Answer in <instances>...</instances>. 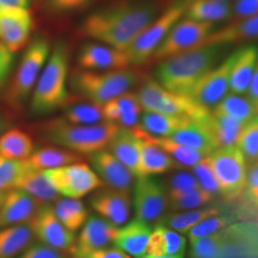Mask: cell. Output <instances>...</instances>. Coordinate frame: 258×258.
Returning a JSON list of instances; mask_svg holds the SVG:
<instances>
[{
    "instance_id": "50",
    "label": "cell",
    "mask_w": 258,
    "mask_h": 258,
    "mask_svg": "<svg viewBox=\"0 0 258 258\" xmlns=\"http://www.w3.org/2000/svg\"><path fill=\"white\" fill-rule=\"evenodd\" d=\"M92 0H47V9L54 14H65L86 7Z\"/></svg>"
},
{
    "instance_id": "15",
    "label": "cell",
    "mask_w": 258,
    "mask_h": 258,
    "mask_svg": "<svg viewBox=\"0 0 258 258\" xmlns=\"http://www.w3.org/2000/svg\"><path fill=\"white\" fill-rule=\"evenodd\" d=\"M33 28L28 8H0V40L13 54L26 47Z\"/></svg>"
},
{
    "instance_id": "41",
    "label": "cell",
    "mask_w": 258,
    "mask_h": 258,
    "mask_svg": "<svg viewBox=\"0 0 258 258\" xmlns=\"http://www.w3.org/2000/svg\"><path fill=\"white\" fill-rule=\"evenodd\" d=\"M235 146L245 159L246 165L255 164L258 161V119L248 121L241 130Z\"/></svg>"
},
{
    "instance_id": "60",
    "label": "cell",
    "mask_w": 258,
    "mask_h": 258,
    "mask_svg": "<svg viewBox=\"0 0 258 258\" xmlns=\"http://www.w3.org/2000/svg\"><path fill=\"white\" fill-rule=\"evenodd\" d=\"M221 1H229V0H221Z\"/></svg>"
},
{
    "instance_id": "9",
    "label": "cell",
    "mask_w": 258,
    "mask_h": 258,
    "mask_svg": "<svg viewBox=\"0 0 258 258\" xmlns=\"http://www.w3.org/2000/svg\"><path fill=\"white\" fill-rule=\"evenodd\" d=\"M208 159L222 196L228 200L240 197L246 182L247 165L238 148L234 145L216 148Z\"/></svg>"
},
{
    "instance_id": "13",
    "label": "cell",
    "mask_w": 258,
    "mask_h": 258,
    "mask_svg": "<svg viewBox=\"0 0 258 258\" xmlns=\"http://www.w3.org/2000/svg\"><path fill=\"white\" fill-rule=\"evenodd\" d=\"M35 237L53 249L72 252L76 246L74 232L67 230L57 220L51 206H42L37 214L28 222Z\"/></svg>"
},
{
    "instance_id": "23",
    "label": "cell",
    "mask_w": 258,
    "mask_h": 258,
    "mask_svg": "<svg viewBox=\"0 0 258 258\" xmlns=\"http://www.w3.org/2000/svg\"><path fill=\"white\" fill-rule=\"evenodd\" d=\"M106 148L135 177H140L141 144L132 129L120 126Z\"/></svg>"
},
{
    "instance_id": "7",
    "label": "cell",
    "mask_w": 258,
    "mask_h": 258,
    "mask_svg": "<svg viewBox=\"0 0 258 258\" xmlns=\"http://www.w3.org/2000/svg\"><path fill=\"white\" fill-rule=\"evenodd\" d=\"M190 0H174L155 20L136 37L125 50L129 64L142 65L150 59L169 31L184 17Z\"/></svg>"
},
{
    "instance_id": "58",
    "label": "cell",
    "mask_w": 258,
    "mask_h": 258,
    "mask_svg": "<svg viewBox=\"0 0 258 258\" xmlns=\"http://www.w3.org/2000/svg\"><path fill=\"white\" fill-rule=\"evenodd\" d=\"M4 196H5V192H0V209H1V206H2L3 200H4Z\"/></svg>"
},
{
    "instance_id": "25",
    "label": "cell",
    "mask_w": 258,
    "mask_h": 258,
    "mask_svg": "<svg viewBox=\"0 0 258 258\" xmlns=\"http://www.w3.org/2000/svg\"><path fill=\"white\" fill-rule=\"evenodd\" d=\"M202 121L211 133L217 148L234 146L241 130L246 124L214 109L210 111Z\"/></svg>"
},
{
    "instance_id": "32",
    "label": "cell",
    "mask_w": 258,
    "mask_h": 258,
    "mask_svg": "<svg viewBox=\"0 0 258 258\" xmlns=\"http://www.w3.org/2000/svg\"><path fill=\"white\" fill-rule=\"evenodd\" d=\"M184 17L199 22L215 23L232 19V7L229 1L190 0Z\"/></svg>"
},
{
    "instance_id": "55",
    "label": "cell",
    "mask_w": 258,
    "mask_h": 258,
    "mask_svg": "<svg viewBox=\"0 0 258 258\" xmlns=\"http://www.w3.org/2000/svg\"><path fill=\"white\" fill-rule=\"evenodd\" d=\"M31 0H0V8H29Z\"/></svg>"
},
{
    "instance_id": "12",
    "label": "cell",
    "mask_w": 258,
    "mask_h": 258,
    "mask_svg": "<svg viewBox=\"0 0 258 258\" xmlns=\"http://www.w3.org/2000/svg\"><path fill=\"white\" fill-rule=\"evenodd\" d=\"M235 56L236 51L204 76L190 95L194 102L205 108L211 109L228 95L231 68Z\"/></svg>"
},
{
    "instance_id": "56",
    "label": "cell",
    "mask_w": 258,
    "mask_h": 258,
    "mask_svg": "<svg viewBox=\"0 0 258 258\" xmlns=\"http://www.w3.org/2000/svg\"><path fill=\"white\" fill-rule=\"evenodd\" d=\"M9 120H7V118L0 112V136L7 130L10 128Z\"/></svg>"
},
{
    "instance_id": "8",
    "label": "cell",
    "mask_w": 258,
    "mask_h": 258,
    "mask_svg": "<svg viewBox=\"0 0 258 258\" xmlns=\"http://www.w3.org/2000/svg\"><path fill=\"white\" fill-rule=\"evenodd\" d=\"M137 97L145 111L186 116L192 120H202L211 111L197 104L190 97L180 96L168 91L150 78L142 84Z\"/></svg>"
},
{
    "instance_id": "49",
    "label": "cell",
    "mask_w": 258,
    "mask_h": 258,
    "mask_svg": "<svg viewBox=\"0 0 258 258\" xmlns=\"http://www.w3.org/2000/svg\"><path fill=\"white\" fill-rule=\"evenodd\" d=\"M15 64V54L0 40V91L6 88Z\"/></svg>"
},
{
    "instance_id": "43",
    "label": "cell",
    "mask_w": 258,
    "mask_h": 258,
    "mask_svg": "<svg viewBox=\"0 0 258 258\" xmlns=\"http://www.w3.org/2000/svg\"><path fill=\"white\" fill-rule=\"evenodd\" d=\"M64 120L80 125H91L103 121L102 105L88 102L74 104L66 108Z\"/></svg>"
},
{
    "instance_id": "40",
    "label": "cell",
    "mask_w": 258,
    "mask_h": 258,
    "mask_svg": "<svg viewBox=\"0 0 258 258\" xmlns=\"http://www.w3.org/2000/svg\"><path fill=\"white\" fill-rule=\"evenodd\" d=\"M214 198V195L206 191L202 187H197L168 198L167 209L173 212L195 210L212 203Z\"/></svg>"
},
{
    "instance_id": "27",
    "label": "cell",
    "mask_w": 258,
    "mask_h": 258,
    "mask_svg": "<svg viewBox=\"0 0 258 258\" xmlns=\"http://www.w3.org/2000/svg\"><path fill=\"white\" fill-rule=\"evenodd\" d=\"M13 188L26 192L41 206L54 203L59 195L49 183L43 170L32 167L19 178Z\"/></svg>"
},
{
    "instance_id": "4",
    "label": "cell",
    "mask_w": 258,
    "mask_h": 258,
    "mask_svg": "<svg viewBox=\"0 0 258 258\" xmlns=\"http://www.w3.org/2000/svg\"><path fill=\"white\" fill-rule=\"evenodd\" d=\"M119 127L118 124L107 121L80 125L58 119L43 124L41 135L56 147L69 149L81 155H91L107 148Z\"/></svg>"
},
{
    "instance_id": "31",
    "label": "cell",
    "mask_w": 258,
    "mask_h": 258,
    "mask_svg": "<svg viewBox=\"0 0 258 258\" xmlns=\"http://www.w3.org/2000/svg\"><path fill=\"white\" fill-rule=\"evenodd\" d=\"M35 235L28 223L0 228V258H15L32 245Z\"/></svg>"
},
{
    "instance_id": "20",
    "label": "cell",
    "mask_w": 258,
    "mask_h": 258,
    "mask_svg": "<svg viewBox=\"0 0 258 258\" xmlns=\"http://www.w3.org/2000/svg\"><path fill=\"white\" fill-rule=\"evenodd\" d=\"M41 207L26 192L17 188L9 189L5 192L0 209V228L28 223Z\"/></svg>"
},
{
    "instance_id": "22",
    "label": "cell",
    "mask_w": 258,
    "mask_h": 258,
    "mask_svg": "<svg viewBox=\"0 0 258 258\" xmlns=\"http://www.w3.org/2000/svg\"><path fill=\"white\" fill-rule=\"evenodd\" d=\"M131 129L140 139L141 144L140 177L162 174L179 167L175 161L162 148L147 139L142 129L138 126Z\"/></svg>"
},
{
    "instance_id": "6",
    "label": "cell",
    "mask_w": 258,
    "mask_h": 258,
    "mask_svg": "<svg viewBox=\"0 0 258 258\" xmlns=\"http://www.w3.org/2000/svg\"><path fill=\"white\" fill-rule=\"evenodd\" d=\"M50 52V43L44 37H35L25 47L16 72L6 86L7 100L14 107L20 105L31 96Z\"/></svg>"
},
{
    "instance_id": "37",
    "label": "cell",
    "mask_w": 258,
    "mask_h": 258,
    "mask_svg": "<svg viewBox=\"0 0 258 258\" xmlns=\"http://www.w3.org/2000/svg\"><path fill=\"white\" fill-rule=\"evenodd\" d=\"M143 132L148 140L158 146L159 148H162L166 154L171 157L179 167H192L196 164H198L201 160H203L204 158L208 156V154L204 152L194 148L184 147L183 145L173 142L170 139L153 137L146 133L145 131Z\"/></svg>"
},
{
    "instance_id": "24",
    "label": "cell",
    "mask_w": 258,
    "mask_h": 258,
    "mask_svg": "<svg viewBox=\"0 0 258 258\" xmlns=\"http://www.w3.org/2000/svg\"><path fill=\"white\" fill-rule=\"evenodd\" d=\"M258 69V51L255 45H246L236 51L230 79L232 94L243 95Z\"/></svg>"
},
{
    "instance_id": "52",
    "label": "cell",
    "mask_w": 258,
    "mask_h": 258,
    "mask_svg": "<svg viewBox=\"0 0 258 258\" xmlns=\"http://www.w3.org/2000/svg\"><path fill=\"white\" fill-rule=\"evenodd\" d=\"M231 7L234 19H249L257 16L258 0H236Z\"/></svg>"
},
{
    "instance_id": "53",
    "label": "cell",
    "mask_w": 258,
    "mask_h": 258,
    "mask_svg": "<svg viewBox=\"0 0 258 258\" xmlns=\"http://www.w3.org/2000/svg\"><path fill=\"white\" fill-rule=\"evenodd\" d=\"M83 258H131V256L117 247H108L105 249L95 250Z\"/></svg>"
},
{
    "instance_id": "29",
    "label": "cell",
    "mask_w": 258,
    "mask_h": 258,
    "mask_svg": "<svg viewBox=\"0 0 258 258\" xmlns=\"http://www.w3.org/2000/svg\"><path fill=\"white\" fill-rule=\"evenodd\" d=\"M191 120V118L186 116L145 111L140 118V125L137 126L153 137L167 138Z\"/></svg>"
},
{
    "instance_id": "26",
    "label": "cell",
    "mask_w": 258,
    "mask_h": 258,
    "mask_svg": "<svg viewBox=\"0 0 258 258\" xmlns=\"http://www.w3.org/2000/svg\"><path fill=\"white\" fill-rule=\"evenodd\" d=\"M151 232L148 224L136 218L120 230L114 244L130 256L144 257L147 255V247Z\"/></svg>"
},
{
    "instance_id": "14",
    "label": "cell",
    "mask_w": 258,
    "mask_h": 258,
    "mask_svg": "<svg viewBox=\"0 0 258 258\" xmlns=\"http://www.w3.org/2000/svg\"><path fill=\"white\" fill-rule=\"evenodd\" d=\"M134 205L137 219L147 224L160 221L168 206L163 183L150 176L138 177L134 189Z\"/></svg>"
},
{
    "instance_id": "17",
    "label": "cell",
    "mask_w": 258,
    "mask_h": 258,
    "mask_svg": "<svg viewBox=\"0 0 258 258\" xmlns=\"http://www.w3.org/2000/svg\"><path fill=\"white\" fill-rule=\"evenodd\" d=\"M78 63L83 70L109 71L128 68L129 61L124 51L97 42H87L80 48Z\"/></svg>"
},
{
    "instance_id": "11",
    "label": "cell",
    "mask_w": 258,
    "mask_h": 258,
    "mask_svg": "<svg viewBox=\"0 0 258 258\" xmlns=\"http://www.w3.org/2000/svg\"><path fill=\"white\" fill-rule=\"evenodd\" d=\"M215 29V23L181 19L169 31L151 55L153 61H162L199 47Z\"/></svg>"
},
{
    "instance_id": "18",
    "label": "cell",
    "mask_w": 258,
    "mask_h": 258,
    "mask_svg": "<svg viewBox=\"0 0 258 258\" xmlns=\"http://www.w3.org/2000/svg\"><path fill=\"white\" fill-rule=\"evenodd\" d=\"M90 204L103 219L116 227L126 224L130 219L132 200L129 191L108 186L94 194Z\"/></svg>"
},
{
    "instance_id": "19",
    "label": "cell",
    "mask_w": 258,
    "mask_h": 258,
    "mask_svg": "<svg viewBox=\"0 0 258 258\" xmlns=\"http://www.w3.org/2000/svg\"><path fill=\"white\" fill-rule=\"evenodd\" d=\"M90 162L93 170L101 178L104 184L115 189L130 192L135 181V176L109 151L103 149L93 153L90 157Z\"/></svg>"
},
{
    "instance_id": "2",
    "label": "cell",
    "mask_w": 258,
    "mask_h": 258,
    "mask_svg": "<svg viewBox=\"0 0 258 258\" xmlns=\"http://www.w3.org/2000/svg\"><path fill=\"white\" fill-rule=\"evenodd\" d=\"M226 46L195 47L160 61L155 70L156 81L168 91L190 97L205 75L219 62Z\"/></svg>"
},
{
    "instance_id": "47",
    "label": "cell",
    "mask_w": 258,
    "mask_h": 258,
    "mask_svg": "<svg viewBox=\"0 0 258 258\" xmlns=\"http://www.w3.org/2000/svg\"><path fill=\"white\" fill-rule=\"evenodd\" d=\"M245 205H247V210L252 214H256L258 204V165L257 163L247 166L246 182L243 191L240 195Z\"/></svg>"
},
{
    "instance_id": "3",
    "label": "cell",
    "mask_w": 258,
    "mask_h": 258,
    "mask_svg": "<svg viewBox=\"0 0 258 258\" xmlns=\"http://www.w3.org/2000/svg\"><path fill=\"white\" fill-rule=\"evenodd\" d=\"M69 49L64 42H57L51 49L46 63L31 93V111L42 116L62 107L69 93Z\"/></svg>"
},
{
    "instance_id": "10",
    "label": "cell",
    "mask_w": 258,
    "mask_h": 258,
    "mask_svg": "<svg viewBox=\"0 0 258 258\" xmlns=\"http://www.w3.org/2000/svg\"><path fill=\"white\" fill-rule=\"evenodd\" d=\"M43 172L55 191L68 198H82L105 185L93 168L81 162Z\"/></svg>"
},
{
    "instance_id": "51",
    "label": "cell",
    "mask_w": 258,
    "mask_h": 258,
    "mask_svg": "<svg viewBox=\"0 0 258 258\" xmlns=\"http://www.w3.org/2000/svg\"><path fill=\"white\" fill-rule=\"evenodd\" d=\"M19 258H64L59 250L53 249L44 244L31 245Z\"/></svg>"
},
{
    "instance_id": "46",
    "label": "cell",
    "mask_w": 258,
    "mask_h": 258,
    "mask_svg": "<svg viewBox=\"0 0 258 258\" xmlns=\"http://www.w3.org/2000/svg\"><path fill=\"white\" fill-rule=\"evenodd\" d=\"M164 187L168 199L178 194H183L187 190L201 186L198 184L192 173L186 171H178L168 177L166 184H164Z\"/></svg>"
},
{
    "instance_id": "33",
    "label": "cell",
    "mask_w": 258,
    "mask_h": 258,
    "mask_svg": "<svg viewBox=\"0 0 258 258\" xmlns=\"http://www.w3.org/2000/svg\"><path fill=\"white\" fill-rule=\"evenodd\" d=\"M83 157L79 153L60 147H45L34 150L27 159L28 164L34 169L47 170L81 162Z\"/></svg>"
},
{
    "instance_id": "21",
    "label": "cell",
    "mask_w": 258,
    "mask_h": 258,
    "mask_svg": "<svg viewBox=\"0 0 258 258\" xmlns=\"http://www.w3.org/2000/svg\"><path fill=\"white\" fill-rule=\"evenodd\" d=\"M258 37V17L234 19L230 24L220 29H214L201 43L205 45L228 46L233 43L253 41Z\"/></svg>"
},
{
    "instance_id": "57",
    "label": "cell",
    "mask_w": 258,
    "mask_h": 258,
    "mask_svg": "<svg viewBox=\"0 0 258 258\" xmlns=\"http://www.w3.org/2000/svg\"><path fill=\"white\" fill-rule=\"evenodd\" d=\"M148 258H183V256L182 255H159V256L148 255Z\"/></svg>"
},
{
    "instance_id": "45",
    "label": "cell",
    "mask_w": 258,
    "mask_h": 258,
    "mask_svg": "<svg viewBox=\"0 0 258 258\" xmlns=\"http://www.w3.org/2000/svg\"><path fill=\"white\" fill-rule=\"evenodd\" d=\"M233 221L234 219L231 216L220 215V214L206 218L203 221L194 226V228L190 229L187 232L189 241L194 242L195 240L221 231L223 229L227 228L228 226H230Z\"/></svg>"
},
{
    "instance_id": "36",
    "label": "cell",
    "mask_w": 258,
    "mask_h": 258,
    "mask_svg": "<svg viewBox=\"0 0 258 258\" xmlns=\"http://www.w3.org/2000/svg\"><path fill=\"white\" fill-rule=\"evenodd\" d=\"M220 212L221 211L218 208L206 207L185 212H172L167 214L166 217H163L161 224L173 231L184 234L187 233L198 223L211 216L220 214Z\"/></svg>"
},
{
    "instance_id": "16",
    "label": "cell",
    "mask_w": 258,
    "mask_h": 258,
    "mask_svg": "<svg viewBox=\"0 0 258 258\" xmlns=\"http://www.w3.org/2000/svg\"><path fill=\"white\" fill-rule=\"evenodd\" d=\"M120 230L103 218L91 216L83 225L78 239H76L74 251L76 258H83L95 250L105 249L114 244Z\"/></svg>"
},
{
    "instance_id": "59",
    "label": "cell",
    "mask_w": 258,
    "mask_h": 258,
    "mask_svg": "<svg viewBox=\"0 0 258 258\" xmlns=\"http://www.w3.org/2000/svg\"><path fill=\"white\" fill-rule=\"evenodd\" d=\"M141 258H148V256H147V255H146V256H144V257H141Z\"/></svg>"
},
{
    "instance_id": "35",
    "label": "cell",
    "mask_w": 258,
    "mask_h": 258,
    "mask_svg": "<svg viewBox=\"0 0 258 258\" xmlns=\"http://www.w3.org/2000/svg\"><path fill=\"white\" fill-rule=\"evenodd\" d=\"M52 209L57 220L72 232L80 230L88 218V211L79 199L57 198Z\"/></svg>"
},
{
    "instance_id": "39",
    "label": "cell",
    "mask_w": 258,
    "mask_h": 258,
    "mask_svg": "<svg viewBox=\"0 0 258 258\" xmlns=\"http://www.w3.org/2000/svg\"><path fill=\"white\" fill-rule=\"evenodd\" d=\"M190 255L192 258L227 257L226 228L211 235L190 242Z\"/></svg>"
},
{
    "instance_id": "44",
    "label": "cell",
    "mask_w": 258,
    "mask_h": 258,
    "mask_svg": "<svg viewBox=\"0 0 258 258\" xmlns=\"http://www.w3.org/2000/svg\"><path fill=\"white\" fill-rule=\"evenodd\" d=\"M30 167L27 160L18 161L0 156V192L12 189Z\"/></svg>"
},
{
    "instance_id": "42",
    "label": "cell",
    "mask_w": 258,
    "mask_h": 258,
    "mask_svg": "<svg viewBox=\"0 0 258 258\" xmlns=\"http://www.w3.org/2000/svg\"><path fill=\"white\" fill-rule=\"evenodd\" d=\"M120 112L118 125L125 128H133L138 125L142 115V106L137 94L125 92L115 98Z\"/></svg>"
},
{
    "instance_id": "48",
    "label": "cell",
    "mask_w": 258,
    "mask_h": 258,
    "mask_svg": "<svg viewBox=\"0 0 258 258\" xmlns=\"http://www.w3.org/2000/svg\"><path fill=\"white\" fill-rule=\"evenodd\" d=\"M191 170L198 184L203 189L214 196H216L217 194H220L219 185L212 171L208 156L204 158L203 160H201L198 164L192 166Z\"/></svg>"
},
{
    "instance_id": "30",
    "label": "cell",
    "mask_w": 258,
    "mask_h": 258,
    "mask_svg": "<svg viewBox=\"0 0 258 258\" xmlns=\"http://www.w3.org/2000/svg\"><path fill=\"white\" fill-rule=\"evenodd\" d=\"M202 120H190L186 125L177 130L167 138L184 147L194 148L209 155L217 148V146Z\"/></svg>"
},
{
    "instance_id": "5",
    "label": "cell",
    "mask_w": 258,
    "mask_h": 258,
    "mask_svg": "<svg viewBox=\"0 0 258 258\" xmlns=\"http://www.w3.org/2000/svg\"><path fill=\"white\" fill-rule=\"evenodd\" d=\"M139 82V72L130 68L109 71L80 69L69 75V85L77 95L101 105L128 92Z\"/></svg>"
},
{
    "instance_id": "1",
    "label": "cell",
    "mask_w": 258,
    "mask_h": 258,
    "mask_svg": "<svg viewBox=\"0 0 258 258\" xmlns=\"http://www.w3.org/2000/svg\"><path fill=\"white\" fill-rule=\"evenodd\" d=\"M161 12L158 0H121L95 10L81 29L85 37L124 51Z\"/></svg>"
},
{
    "instance_id": "28",
    "label": "cell",
    "mask_w": 258,
    "mask_h": 258,
    "mask_svg": "<svg viewBox=\"0 0 258 258\" xmlns=\"http://www.w3.org/2000/svg\"><path fill=\"white\" fill-rule=\"evenodd\" d=\"M185 238L181 233L160 224L151 232L148 240L147 253L150 256L182 255L185 249Z\"/></svg>"
},
{
    "instance_id": "38",
    "label": "cell",
    "mask_w": 258,
    "mask_h": 258,
    "mask_svg": "<svg viewBox=\"0 0 258 258\" xmlns=\"http://www.w3.org/2000/svg\"><path fill=\"white\" fill-rule=\"evenodd\" d=\"M213 109L247 123L249 120L257 118L258 103L251 102L247 96L244 97L231 93L223 98Z\"/></svg>"
},
{
    "instance_id": "54",
    "label": "cell",
    "mask_w": 258,
    "mask_h": 258,
    "mask_svg": "<svg viewBox=\"0 0 258 258\" xmlns=\"http://www.w3.org/2000/svg\"><path fill=\"white\" fill-rule=\"evenodd\" d=\"M245 94L251 102L258 103V70L251 78Z\"/></svg>"
},
{
    "instance_id": "34",
    "label": "cell",
    "mask_w": 258,
    "mask_h": 258,
    "mask_svg": "<svg viewBox=\"0 0 258 258\" xmlns=\"http://www.w3.org/2000/svg\"><path fill=\"white\" fill-rule=\"evenodd\" d=\"M35 150L32 137L19 128H8L0 136V156L11 160L24 161Z\"/></svg>"
}]
</instances>
